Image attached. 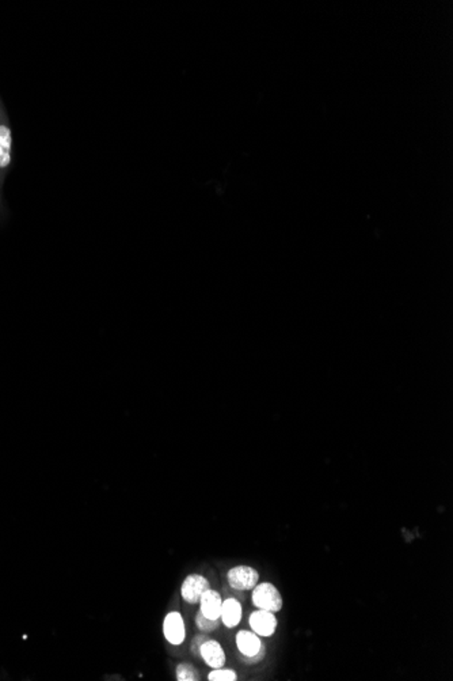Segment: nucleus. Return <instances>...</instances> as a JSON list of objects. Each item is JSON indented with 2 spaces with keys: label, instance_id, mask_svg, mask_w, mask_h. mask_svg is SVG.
I'll return each instance as SVG.
<instances>
[{
  "label": "nucleus",
  "instance_id": "obj_8",
  "mask_svg": "<svg viewBox=\"0 0 453 681\" xmlns=\"http://www.w3.org/2000/svg\"><path fill=\"white\" fill-rule=\"evenodd\" d=\"M199 604H200V612L205 617H209L212 620H220L223 598L219 591L213 589H208L203 594V597L200 598Z\"/></svg>",
  "mask_w": 453,
  "mask_h": 681
},
{
  "label": "nucleus",
  "instance_id": "obj_4",
  "mask_svg": "<svg viewBox=\"0 0 453 681\" xmlns=\"http://www.w3.org/2000/svg\"><path fill=\"white\" fill-rule=\"evenodd\" d=\"M163 635L166 640L173 646H180L186 639V626L181 613L168 612L163 619Z\"/></svg>",
  "mask_w": 453,
  "mask_h": 681
},
{
  "label": "nucleus",
  "instance_id": "obj_6",
  "mask_svg": "<svg viewBox=\"0 0 453 681\" xmlns=\"http://www.w3.org/2000/svg\"><path fill=\"white\" fill-rule=\"evenodd\" d=\"M250 629L259 636H272L277 630V617L273 612L257 610L250 615Z\"/></svg>",
  "mask_w": 453,
  "mask_h": 681
},
{
  "label": "nucleus",
  "instance_id": "obj_1",
  "mask_svg": "<svg viewBox=\"0 0 453 681\" xmlns=\"http://www.w3.org/2000/svg\"><path fill=\"white\" fill-rule=\"evenodd\" d=\"M251 600L257 610H265L273 613L281 611L284 605L282 596L271 582H258L252 589Z\"/></svg>",
  "mask_w": 453,
  "mask_h": 681
},
{
  "label": "nucleus",
  "instance_id": "obj_11",
  "mask_svg": "<svg viewBox=\"0 0 453 681\" xmlns=\"http://www.w3.org/2000/svg\"><path fill=\"white\" fill-rule=\"evenodd\" d=\"M175 676L178 681H197L200 680V673L199 671L189 662H182L177 669H175Z\"/></svg>",
  "mask_w": 453,
  "mask_h": 681
},
{
  "label": "nucleus",
  "instance_id": "obj_2",
  "mask_svg": "<svg viewBox=\"0 0 453 681\" xmlns=\"http://www.w3.org/2000/svg\"><path fill=\"white\" fill-rule=\"evenodd\" d=\"M235 640H236V647L240 652V654L243 656L245 662L257 664L265 657L266 650H265V645L261 640L259 635H257L252 631L242 630L236 634Z\"/></svg>",
  "mask_w": 453,
  "mask_h": 681
},
{
  "label": "nucleus",
  "instance_id": "obj_14",
  "mask_svg": "<svg viewBox=\"0 0 453 681\" xmlns=\"http://www.w3.org/2000/svg\"><path fill=\"white\" fill-rule=\"evenodd\" d=\"M206 639H208V638H206L205 635H196V636L193 638V640H192V652L199 654V653H200V647H201V645L204 643Z\"/></svg>",
  "mask_w": 453,
  "mask_h": 681
},
{
  "label": "nucleus",
  "instance_id": "obj_12",
  "mask_svg": "<svg viewBox=\"0 0 453 681\" xmlns=\"http://www.w3.org/2000/svg\"><path fill=\"white\" fill-rule=\"evenodd\" d=\"M208 680L209 681H235L238 680V675L235 671L232 669H223V668H217V669H213L209 675H208Z\"/></svg>",
  "mask_w": 453,
  "mask_h": 681
},
{
  "label": "nucleus",
  "instance_id": "obj_9",
  "mask_svg": "<svg viewBox=\"0 0 453 681\" xmlns=\"http://www.w3.org/2000/svg\"><path fill=\"white\" fill-rule=\"evenodd\" d=\"M242 616H243V608L236 598L229 597L226 600H223L220 620L223 622L226 629H235L240 623Z\"/></svg>",
  "mask_w": 453,
  "mask_h": 681
},
{
  "label": "nucleus",
  "instance_id": "obj_3",
  "mask_svg": "<svg viewBox=\"0 0 453 681\" xmlns=\"http://www.w3.org/2000/svg\"><path fill=\"white\" fill-rule=\"evenodd\" d=\"M228 585L233 590H252L259 582V573L250 566H235L226 573Z\"/></svg>",
  "mask_w": 453,
  "mask_h": 681
},
{
  "label": "nucleus",
  "instance_id": "obj_5",
  "mask_svg": "<svg viewBox=\"0 0 453 681\" xmlns=\"http://www.w3.org/2000/svg\"><path fill=\"white\" fill-rule=\"evenodd\" d=\"M210 589L209 581L201 574H190L187 575L181 585L182 598L187 604H199L200 598L203 597L205 591Z\"/></svg>",
  "mask_w": 453,
  "mask_h": 681
},
{
  "label": "nucleus",
  "instance_id": "obj_10",
  "mask_svg": "<svg viewBox=\"0 0 453 681\" xmlns=\"http://www.w3.org/2000/svg\"><path fill=\"white\" fill-rule=\"evenodd\" d=\"M13 136L7 125H0V167H6L11 162Z\"/></svg>",
  "mask_w": 453,
  "mask_h": 681
},
{
  "label": "nucleus",
  "instance_id": "obj_7",
  "mask_svg": "<svg viewBox=\"0 0 453 681\" xmlns=\"http://www.w3.org/2000/svg\"><path fill=\"white\" fill-rule=\"evenodd\" d=\"M201 658L204 659L205 664L210 666L212 669L223 668L226 665V653L223 646L215 640V639H206L200 647Z\"/></svg>",
  "mask_w": 453,
  "mask_h": 681
},
{
  "label": "nucleus",
  "instance_id": "obj_13",
  "mask_svg": "<svg viewBox=\"0 0 453 681\" xmlns=\"http://www.w3.org/2000/svg\"><path fill=\"white\" fill-rule=\"evenodd\" d=\"M196 624H197V627L201 631H204V633H212V631H215V630L219 629L220 620H212L209 617H205L201 612H199L197 616H196Z\"/></svg>",
  "mask_w": 453,
  "mask_h": 681
}]
</instances>
